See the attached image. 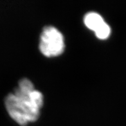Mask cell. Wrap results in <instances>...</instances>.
<instances>
[{"mask_svg":"<svg viewBox=\"0 0 126 126\" xmlns=\"http://www.w3.org/2000/svg\"><path fill=\"white\" fill-rule=\"evenodd\" d=\"M43 104V94L34 89L32 82L27 79L21 80L14 93H10L5 99L8 114L21 126L36 121Z\"/></svg>","mask_w":126,"mask_h":126,"instance_id":"6da1fadb","label":"cell"},{"mask_svg":"<svg viewBox=\"0 0 126 126\" xmlns=\"http://www.w3.org/2000/svg\"><path fill=\"white\" fill-rule=\"evenodd\" d=\"M64 37L57 28L45 27L40 37L39 50L47 57L58 56L64 50Z\"/></svg>","mask_w":126,"mask_h":126,"instance_id":"7a4b0ae2","label":"cell"},{"mask_svg":"<svg viewBox=\"0 0 126 126\" xmlns=\"http://www.w3.org/2000/svg\"><path fill=\"white\" fill-rule=\"evenodd\" d=\"M84 24L90 30L96 32L100 27L106 23L101 16L96 12H89L84 19Z\"/></svg>","mask_w":126,"mask_h":126,"instance_id":"3957f363","label":"cell"},{"mask_svg":"<svg viewBox=\"0 0 126 126\" xmlns=\"http://www.w3.org/2000/svg\"><path fill=\"white\" fill-rule=\"evenodd\" d=\"M95 32L96 36L100 39H106L110 36L111 33V28L106 23L100 27Z\"/></svg>","mask_w":126,"mask_h":126,"instance_id":"277c9868","label":"cell"}]
</instances>
